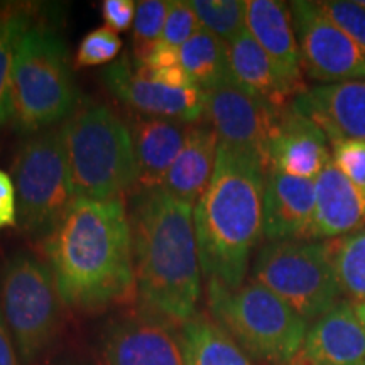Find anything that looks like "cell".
Segmentation results:
<instances>
[{"instance_id": "e575fe53", "label": "cell", "mask_w": 365, "mask_h": 365, "mask_svg": "<svg viewBox=\"0 0 365 365\" xmlns=\"http://www.w3.org/2000/svg\"><path fill=\"white\" fill-rule=\"evenodd\" d=\"M17 360H19V355L0 312V365H19Z\"/></svg>"}, {"instance_id": "1f68e13d", "label": "cell", "mask_w": 365, "mask_h": 365, "mask_svg": "<svg viewBox=\"0 0 365 365\" xmlns=\"http://www.w3.org/2000/svg\"><path fill=\"white\" fill-rule=\"evenodd\" d=\"M331 163L365 198V143L341 140L333 144Z\"/></svg>"}, {"instance_id": "8992f818", "label": "cell", "mask_w": 365, "mask_h": 365, "mask_svg": "<svg viewBox=\"0 0 365 365\" xmlns=\"http://www.w3.org/2000/svg\"><path fill=\"white\" fill-rule=\"evenodd\" d=\"M207 303L217 325L249 357L267 365L289 364L309 328L307 319L254 279L237 289L207 279Z\"/></svg>"}, {"instance_id": "ba28073f", "label": "cell", "mask_w": 365, "mask_h": 365, "mask_svg": "<svg viewBox=\"0 0 365 365\" xmlns=\"http://www.w3.org/2000/svg\"><path fill=\"white\" fill-rule=\"evenodd\" d=\"M61 296L48 264L19 252L0 272V312L26 365L49 350L61 323Z\"/></svg>"}, {"instance_id": "f546056e", "label": "cell", "mask_w": 365, "mask_h": 365, "mask_svg": "<svg viewBox=\"0 0 365 365\" xmlns=\"http://www.w3.org/2000/svg\"><path fill=\"white\" fill-rule=\"evenodd\" d=\"M200 29H202V26H200L198 17H196L195 11L191 9L190 2H185V0H171L159 43L170 46L173 49H180Z\"/></svg>"}, {"instance_id": "4fadbf2b", "label": "cell", "mask_w": 365, "mask_h": 365, "mask_svg": "<svg viewBox=\"0 0 365 365\" xmlns=\"http://www.w3.org/2000/svg\"><path fill=\"white\" fill-rule=\"evenodd\" d=\"M210 125L218 144H225L259 158L267 168V148L272 129L282 110L254 98L235 83H223L205 91Z\"/></svg>"}, {"instance_id": "ac0fdd59", "label": "cell", "mask_w": 365, "mask_h": 365, "mask_svg": "<svg viewBox=\"0 0 365 365\" xmlns=\"http://www.w3.org/2000/svg\"><path fill=\"white\" fill-rule=\"evenodd\" d=\"M245 29L266 51L291 88L301 95L307 90L303 61L289 7L277 0H247Z\"/></svg>"}, {"instance_id": "d6986e66", "label": "cell", "mask_w": 365, "mask_h": 365, "mask_svg": "<svg viewBox=\"0 0 365 365\" xmlns=\"http://www.w3.org/2000/svg\"><path fill=\"white\" fill-rule=\"evenodd\" d=\"M317 203L309 239L328 240L362 230L365 198L331 161L314 180Z\"/></svg>"}, {"instance_id": "9a60e30c", "label": "cell", "mask_w": 365, "mask_h": 365, "mask_svg": "<svg viewBox=\"0 0 365 365\" xmlns=\"http://www.w3.org/2000/svg\"><path fill=\"white\" fill-rule=\"evenodd\" d=\"M287 365H365V327L354 304L339 303L313 322Z\"/></svg>"}, {"instance_id": "836d02e7", "label": "cell", "mask_w": 365, "mask_h": 365, "mask_svg": "<svg viewBox=\"0 0 365 365\" xmlns=\"http://www.w3.org/2000/svg\"><path fill=\"white\" fill-rule=\"evenodd\" d=\"M17 225V196L12 176L0 168V230Z\"/></svg>"}, {"instance_id": "7402d4cb", "label": "cell", "mask_w": 365, "mask_h": 365, "mask_svg": "<svg viewBox=\"0 0 365 365\" xmlns=\"http://www.w3.org/2000/svg\"><path fill=\"white\" fill-rule=\"evenodd\" d=\"M217 150L218 137L212 125H191L185 145L168 173L163 188L180 202L195 208L212 181Z\"/></svg>"}, {"instance_id": "f1b7e54d", "label": "cell", "mask_w": 365, "mask_h": 365, "mask_svg": "<svg viewBox=\"0 0 365 365\" xmlns=\"http://www.w3.org/2000/svg\"><path fill=\"white\" fill-rule=\"evenodd\" d=\"M122 51V39L108 27H97L81 39L76 53V68H91L112 65Z\"/></svg>"}, {"instance_id": "3957f363", "label": "cell", "mask_w": 365, "mask_h": 365, "mask_svg": "<svg viewBox=\"0 0 365 365\" xmlns=\"http://www.w3.org/2000/svg\"><path fill=\"white\" fill-rule=\"evenodd\" d=\"M266 173L259 158L218 144L212 181L193 208L205 277L230 289L244 284L250 255L264 237Z\"/></svg>"}, {"instance_id": "5b68a950", "label": "cell", "mask_w": 365, "mask_h": 365, "mask_svg": "<svg viewBox=\"0 0 365 365\" xmlns=\"http://www.w3.org/2000/svg\"><path fill=\"white\" fill-rule=\"evenodd\" d=\"M61 134L75 198H122L139 185L129 124L110 107H78L61 124Z\"/></svg>"}, {"instance_id": "4dcf8cb0", "label": "cell", "mask_w": 365, "mask_h": 365, "mask_svg": "<svg viewBox=\"0 0 365 365\" xmlns=\"http://www.w3.org/2000/svg\"><path fill=\"white\" fill-rule=\"evenodd\" d=\"M319 9L327 14L333 24H336L346 36L365 49V7L350 0H325L318 2Z\"/></svg>"}, {"instance_id": "d4e9b609", "label": "cell", "mask_w": 365, "mask_h": 365, "mask_svg": "<svg viewBox=\"0 0 365 365\" xmlns=\"http://www.w3.org/2000/svg\"><path fill=\"white\" fill-rule=\"evenodd\" d=\"M26 6L0 7V127L12 122V70L16 46L26 27L33 22Z\"/></svg>"}, {"instance_id": "277c9868", "label": "cell", "mask_w": 365, "mask_h": 365, "mask_svg": "<svg viewBox=\"0 0 365 365\" xmlns=\"http://www.w3.org/2000/svg\"><path fill=\"white\" fill-rule=\"evenodd\" d=\"M65 39L48 21L33 19L16 46L12 70V125L22 135L59 127L78 110Z\"/></svg>"}, {"instance_id": "484cf974", "label": "cell", "mask_w": 365, "mask_h": 365, "mask_svg": "<svg viewBox=\"0 0 365 365\" xmlns=\"http://www.w3.org/2000/svg\"><path fill=\"white\" fill-rule=\"evenodd\" d=\"M333 267L341 294L365 301V228L333 244Z\"/></svg>"}, {"instance_id": "8d00e7d4", "label": "cell", "mask_w": 365, "mask_h": 365, "mask_svg": "<svg viewBox=\"0 0 365 365\" xmlns=\"http://www.w3.org/2000/svg\"><path fill=\"white\" fill-rule=\"evenodd\" d=\"M61 365H86V364H81V362H66V364H61Z\"/></svg>"}, {"instance_id": "8fae6325", "label": "cell", "mask_w": 365, "mask_h": 365, "mask_svg": "<svg viewBox=\"0 0 365 365\" xmlns=\"http://www.w3.org/2000/svg\"><path fill=\"white\" fill-rule=\"evenodd\" d=\"M100 352L103 365H186L181 327L144 309L113 319Z\"/></svg>"}, {"instance_id": "7c38bea8", "label": "cell", "mask_w": 365, "mask_h": 365, "mask_svg": "<svg viewBox=\"0 0 365 365\" xmlns=\"http://www.w3.org/2000/svg\"><path fill=\"white\" fill-rule=\"evenodd\" d=\"M113 97L124 102L137 115L198 124L207 113V95L198 86L171 88L145 78L135 70L130 54L113 61L100 73Z\"/></svg>"}, {"instance_id": "cb8c5ba5", "label": "cell", "mask_w": 365, "mask_h": 365, "mask_svg": "<svg viewBox=\"0 0 365 365\" xmlns=\"http://www.w3.org/2000/svg\"><path fill=\"white\" fill-rule=\"evenodd\" d=\"M180 63L193 85L203 91L232 81L228 44L205 29H200L188 43L181 46Z\"/></svg>"}, {"instance_id": "603a6c76", "label": "cell", "mask_w": 365, "mask_h": 365, "mask_svg": "<svg viewBox=\"0 0 365 365\" xmlns=\"http://www.w3.org/2000/svg\"><path fill=\"white\" fill-rule=\"evenodd\" d=\"M186 365H254L249 355L215 322L195 317L181 327Z\"/></svg>"}, {"instance_id": "ffe728a7", "label": "cell", "mask_w": 365, "mask_h": 365, "mask_svg": "<svg viewBox=\"0 0 365 365\" xmlns=\"http://www.w3.org/2000/svg\"><path fill=\"white\" fill-rule=\"evenodd\" d=\"M193 124L168 118L132 117L129 124L139 170V188H161Z\"/></svg>"}, {"instance_id": "2e32d148", "label": "cell", "mask_w": 365, "mask_h": 365, "mask_svg": "<svg viewBox=\"0 0 365 365\" xmlns=\"http://www.w3.org/2000/svg\"><path fill=\"white\" fill-rule=\"evenodd\" d=\"M293 105L322 127L331 145L341 140L365 143V80L307 88Z\"/></svg>"}, {"instance_id": "5bb4252c", "label": "cell", "mask_w": 365, "mask_h": 365, "mask_svg": "<svg viewBox=\"0 0 365 365\" xmlns=\"http://www.w3.org/2000/svg\"><path fill=\"white\" fill-rule=\"evenodd\" d=\"M328 143L322 127L291 103L279 113L269 139V170L317 180L331 161Z\"/></svg>"}, {"instance_id": "9c48e42d", "label": "cell", "mask_w": 365, "mask_h": 365, "mask_svg": "<svg viewBox=\"0 0 365 365\" xmlns=\"http://www.w3.org/2000/svg\"><path fill=\"white\" fill-rule=\"evenodd\" d=\"M11 173L17 196V227L44 239L75 200L61 125L26 135Z\"/></svg>"}, {"instance_id": "83f0119b", "label": "cell", "mask_w": 365, "mask_h": 365, "mask_svg": "<svg viewBox=\"0 0 365 365\" xmlns=\"http://www.w3.org/2000/svg\"><path fill=\"white\" fill-rule=\"evenodd\" d=\"M170 2L166 0H143L137 4L132 24V58L140 59L161 41Z\"/></svg>"}, {"instance_id": "30bf717a", "label": "cell", "mask_w": 365, "mask_h": 365, "mask_svg": "<svg viewBox=\"0 0 365 365\" xmlns=\"http://www.w3.org/2000/svg\"><path fill=\"white\" fill-rule=\"evenodd\" d=\"M303 71L323 85L365 80V49L328 19L318 2L289 4Z\"/></svg>"}, {"instance_id": "e0dca14e", "label": "cell", "mask_w": 365, "mask_h": 365, "mask_svg": "<svg viewBox=\"0 0 365 365\" xmlns=\"http://www.w3.org/2000/svg\"><path fill=\"white\" fill-rule=\"evenodd\" d=\"M314 203V180L267 170L264 190V237L269 242L309 239Z\"/></svg>"}, {"instance_id": "d590c367", "label": "cell", "mask_w": 365, "mask_h": 365, "mask_svg": "<svg viewBox=\"0 0 365 365\" xmlns=\"http://www.w3.org/2000/svg\"><path fill=\"white\" fill-rule=\"evenodd\" d=\"M354 307H355V313H357L359 319L362 322V325L365 327V301H362V303L354 304Z\"/></svg>"}, {"instance_id": "44dd1931", "label": "cell", "mask_w": 365, "mask_h": 365, "mask_svg": "<svg viewBox=\"0 0 365 365\" xmlns=\"http://www.w3.org/2000/svg\"><path fill=\"white\" fill-rule=\"evenodd\" d=\"M228 66L237 86L276 110H284L298 97L247 29L228 43Z\"/></svg>"}, {"instance_id": "74e56055", "label": "cell", "mask_w": 365, "mask_h": 365, "mask_svg": "<svg viewBox=\"0 0 365 365\" xmlns=\"http://www.w3.org/2000/svg\"><path fill=\"white\" fill-rule=\"evenodd\" d=\"M359 4H360V6L365 7V0H359Z\"/></svg>"}, {"instance_id": "4316f807", "label": "cell", "mask_w": 365, "mask_h": 365, "mask_svg": "<svg viewBox=\"0 0 365 365\" xmlns=\"http://www.w3.org/2000/svg\"><path fill=\"white\" fill-rule=\"evenodd\" d=\"M202 29L223 43H232L245 31V0H191Z\"/></svg>"}, {"instance_id": "d6a6232c", "label": "cell", "mask_w": 365, "mask_h": 365, "mask_svg": "<svg viewBox=\"0 0 365 365\" xmlns=\"http://www.w3.org/2000/svg\"><path fill=\"white\" fill-rule=\"evenodd\" d=\"M137 4L134 0H105L102 2V17L105 27L112 29L113 33L130 29L134 24Z\"/></svg>"}, {"instance_id": "52a82bcc", "label": "cell", "mask_w": 365, "mask_h": 365, "mask_svg": "<svg viewBox=\"0 0 365 365\" xmlns=\"http://www.w3.org/2000/svg\"><path fill=\"white\" fill-rule=\"evenodd\" d=\"M252 276L307 322L335 308L341 294L328 240L267 242L255 255Z\"/></svg>"}, {"instance_id": "6da1fadb", "label": "cell", "mask_w": 365, "mask_h": 365, "mask_svg": "<svg viewBox=\"0 0 365 365\" xmlns=\"http://www.w3.org/2000/svg\"><path fill=\"white\" fill-rule=\"evenodd\" d=\"M43 252L66 307L102 312L135 294L132 232L124 198H75L43 239Z\"/></svg>"}, {"instance_id": "7a4b0ae2", "label": "cell", "mask_w": 365, "mask_h": 365, "mask_svg": "<svg viewBox=\"0 0 365 365\" xmlns=\"http://www.w3.org/2000/svg\"><path fill=\"white\" fill-rule=\"evenodd\" d=\"M127 208L140 309L182 327L196 317L202 296L193 207L161 186L134 191Z\"/></svg>"}]
</instances>
